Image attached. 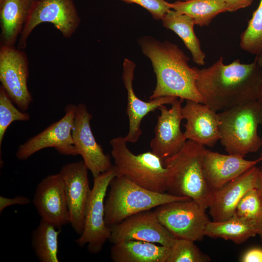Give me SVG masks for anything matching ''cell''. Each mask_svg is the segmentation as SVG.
Segmentation results:
<instances>
[{
    "label": "cell",
    "instance_id": "1f68e13d",
    "mask_svg": "<svg viewBox=\"0 0 262 262\" xmlns=\"http://www.w3.org/2000/svg\"><path fill=\"white\" fill-rule=\"evenodd\" d=\"M30 202V200L28 197L23 196H18L12 198L0 196V213L1 212L6 208L11 205H26Z\"/></svg>",
    "mask_w": 262,
    "mask_h": 262
},
{
    "label": "cell",
    "instance_id": "9c48e42d",
    "mask_svg": "<svg viewBox=\"0 0 262 262\" xmlns=\"http://www.w3.org/2000/svg\"><path fill=\"white\" fill-rule=\"evenodd\" d=\"M46 22L52 24L63 37H71L81 22L74 0H39L19 36L17 48L24 49L32 31Z\"/></svg>",
    "mask_w": 262,
    "mask_h": 262
},
{
    "label": "cell",
    "instance_id": "e0dca14e",
    "mask_svg": "<svg viewBox=\"0 0 262 262\" xmlns=\"http://www.w3.org/2000/svg\"><path fill=\"white\" fill-rule=\"evenodd\" d=\"M181 113L186 121L183 132L186 140L210 147L220 140L218 113L206 104L186 100Z\"/></svg>",
    "mask_w": 262,
    "mask_h": 262
},
{
    "label": "cell",
    "instance_id": "ba28073f",
    "mask_svg": "<svg viewBox=\"0 0 262 262\" xmlns=\"http://www.w3.org/2000/svg\"><path fill=\"white\" fill-rule=\"evenodd\" d=\"M160 222L176 239L200 241L210 221L205 210L192 199L162 204L154 210Z\"/></svg>",
    "mask_w": 262,
    "mask_h": 262
},
{
    "label": "cell",
    "instance_id": "d6a6232c",
    "mask_svg": "<svg viewBox=\"0 0 262 262\" xmlns=\"http://www.w3.org/2000/svg\"><path fill=\"white\" fill-rule=\"evenodd\" d=\"M242 262H262V249L254 248L246 252L241 258Z\"/></svg>",
    "mask_w": 262,
    "mask_h": 262
},
{
    "label": "cell",
    "instance_id": "277c9868",
    "mask_svg": "<svg viewBox=\"0 0 262 262\" xmlns=\"http://www.w3.org/2000/svg\"><path fill=\"white\" fill-rule=\"evenodd\" d=\"M105 199V221L111 227L136 213L168 202L191 199L147 189L123 175L111 181Z\"/></svg>",
    "mask_w": 262,
    "mask_h": 262
},
{
    "label": "cell",
    "instance_id": "4dcf8cb0",
    "mask_svg": "<svg viewBox=\"0 0 262 262\" xmlns=\"http://www.w3.org/2000/svg\"><path fill=\"white\" fill-rule=\"evenodd\" d=\"M127 3H135L147 10L153 18L162 20L167 12L171 9L169 2L165 0H120Z\"/></svg>",
    "mask_w": 262,
    "mask_h": 262
},
{
    "label": "cell",
    "instance_id": "d4e9b609",
    "mask_svg": "<svg viewBox=\"0 0 262 262\" xmlns=\"http://www.w3.org/2000/svg\"><path fill=\"white\" fill-rule=\"evenodd\" d=\"M171 9L192 18L196 25L208 26L218 15L228 11L223 0H187L169 2Z\"/></svg>",
    "mask_w": 262,
    "mask_h": 262
},
{
    "label": "cell",
    "instance_id": "5b68a950",
    "mask_svg": "<svg viewBox=\"0 0 262 262\" xmlns=\"http://www.w3.org/2000/svg\"><path fill=\"white\" fill-rule=\"evenodd\" d=\"M220 141L229 154L245 157L262 146L258 134L262 125V103L253 101L218 113Z\"/></svg>",
    "mask_w": 262,
    "mask_h": 262
},
{
    "label": "cell",
    "instance_id": "ac0fdd59",
    "mask_svg": "<svg viewBox=\"0 0 262 262\" xmlns=\"http://www.w3.org/2000/svg\"><path fill=\"white\" fill-rule=\"evenodd\" d=\"M135 66L134 63L128 58L124 60L122 78L127 93L126 112L129 121V131L124 138L127 143H135L139 140L142 132L140 125L145 116L163 105L171 104L178 98L162 97L150 99L149 101L139 98L133 88Z\"/></svg>",
    "mask_w": 262,
    "mask_h": 262
},
{
    "label": "cell",
    "instance_id": "3957f363",
    "mask_svg": "<svg viewBox=\"0 0 262 262\" xmlns=\"http://www.w3.org/2000/svg\"><path fill=\"white\" fill-rule=\"evenodd\" d=\"M205 149L204 146L188 140L179 152L164 160L163 164L170 171L168 193L190 198L206 210L213 191L203 171Z\"/></svg>",
    "mask_w": 262,
    "mask_h": 262
},
{
    "label": "cell",
    "instance_id": "8d00e7d4",
    "mask_svg": "<svg viewBox=\"0 0 262 262\" xmlns=\"http://www.w3.org/2000/svg\"><path fill=\"white\" fill-rule=\"evenodd\" d=\"M257 234L260 236L261 240L262 241V219L258 223V231Z\"/></svg>",
    "mask_w": 262,
    "mask_h": 262
},
{
    "label": "cell",
    "instance_id": "cb8c5ba5",
    "mask_svg": "<svg viewBox=\"0 0 262 262\" xmlns=\"http://www.w3.org/2000/svg\"><path fill=\"white\" fill-rule=\"evenodd\" d=\"M161 20L165 28L174 32L181 39L190 51L193 61L199 66L204 65L206 55L195 33L194 27L196 24L194 19L170 9Z\"/></svg>",
    "mask_w": 262,
    "mask_h": 262
},
{
    "label": "cell",
    "instance_id": "9a60e30c",
    "mask_svg": "<svg viewBox=\"0 0 262 262\" xmlns=\"http://www.w3.org/2000/svg\"><path fill=\"white\" fill-rule=\"evenodd\" d=\"M183 100L178 98L171 104L170 109L165 105L158 108L160 115L154 129L155 136L150 146L151 151L163 161L179 152L186 142L180 130V123L183 119L181 113Z\"/></svg>",
    "mask_w": 262,
    "mask_h": 262
},
{
    "label": "cell",
    "instance_id": "4316f807",
    "mask_svg": "<svg viewBox=\"0 0 262 262\" xmlns=\"http://www.w3.org/2000/svg\"><path fill=\"white\" fill-rule=\"evenodd\" d=\"M240 47L252 54L257 55L262 52V0L241 35Z\"/></svg>",
    "mask_w": 262,
    "mask_h": 262
},
{
    "label": "cell",
    "instance_id": "ffe728a7",
    "mask_svg": "<svg viewBox=\"0 0 262 262\" xmlns=\"http://www.w3.org/2000/svg\"><path fill=\"white\" fill-rule=\"evenodd\" d=\"M262 160L249 161L238 155L223 154L205 149L203 171L206 182L213 192L238 177Z\"/></svg>",
    "mask_w": 262,
    "mask_h": 262
},
{
    "label": "cell",
    "instance_id": "ab89813d",
    "mask_svg": "<svg viewBox=\"0 0 262 262\" xmlns=\"http://www.w3.org/2000/svg\"><path fill=\"white\" fill-rule=\"evenodd\" d=\"M2 0H0V1H2Z\"/></svg>",
    "mask_w": 262,
    "mask_h": 262
},
{
    "label": "cell",
    "instance_id": "5bb4252c",
    "mask_svg": "<svg viewBox=\"0 0 262 262\" xmlns=\"http://www.w3.org/2000/svg\"><path fill=\"white\" fill-rule=\"evenodd\" d=\"M92 115L83 103L77 105L72 130V135L78 155L93 178L110 169L113 164L109 155L104 153L101 146L98 143L93 133L90 120Z\"/></svg>",
    "mask_w": 262,
    "mask_h": 262
},
{
    "label": "cell",
    "instance_id": "f546056e",
    "mask_svg": "<svg viewBox=\"0 0 262 262\" xmlns=\"http://www.w3.org/2000/svg\"><path fill=\"white\" fill-rule=\"evenodd\" d=\"M234 214L257 222L262 219V197L257 188L250 189L242 196Z\"/></svg>",
    "mask_w": 262,
    "mask_h": 262
},
{
    "label": "cell",
    "instance_id": "52a82bcc",
    "mask_svg": "<svg viewBox=\"0 0 262 262\" xmlns=\"http://www.w3.org/2000/svg\"><path fill=\"white\" fill-rule=\"evenodd\" d=\"M118 175L115 166L94 178V183L85 209L82 234L75 240L81 247L87 246L91 254L99 253L110 237L111 229L105 221L104 202L108 188Z\"/></svg>",
    "mask_w": 262,
    "mask_h": 262
},
{
    "label": "cell",
    "instance_id": "e575fe53",
    "mask_svg": "<svg viewBox=\"0 0 262 262\" xmlns=\"http://www.w3.org/2000/svg\"><path fill=\"white\" fill-rule=\"evenodd\" d=\"M255 59L262 69L259 100L262 103V52L256 55Z\"/></svg>",
    "mask_w": 262,
    "mask_h": 262
},
{
    "label": "cell",
    "instance_id": "603a6c76",
    "mask_svg": "<svg viewBox=\"0 0 262 262\" xmlns=\"http://www.w3.org/2000/svg\"><path fill=\"white\" fill-rule=\"evenodd\" d=\"M258 223L234 214L224 221H209L204 234L211 238H222L241 244L258 234Z\"/></svg>",
    "mask_w": 262,
    "mask_h": 262
},
{
    "label": "cell",
    "instance_id": "2e32d148",
    "mask_svg": "<svg viewBox=\"0 0 262 262\" xmlns=\"http://www.w3.org/2000/svg\"><path fill=\"white\" fill-rule=\"evenodd\" d=\"M33 203L41 219L57 228L70 223L64 185L59 173L41 180L35 189Z\"/></svg>",
    "mask_w": 262,
    "mask_h": 262
},
{
    "label": "cell",
    "instance_id": "d6986e66",
    "mask_svg": "<svg viewBox=\"0 0 262 262\" xmlns=\"http://www.w3.org/2000/svg\"><path fill=\"white\" fill-rule=\"evenodd\" d=\"M260 167L254 165L214 191L208 208L214 221L226 220L234 215L237 205L250 189L257 188Z\"/></svg>",
    "mask_w": 262,
    "mask_h": 262
},
{
    "label": "cell",
    "instance_id": "30bf717a",
    "mask_svg": "<svg viewBox=\"0 0 262 262\" xmlns=\"http://www.w3.org/2000/svg\"><path fill=\"white\" fill-rule=\"evenodd\" d=\"M76 107L73 104L67 105L62 118L21 144L16 153L17 159L27 160L35 153L48 147L54 148L61 155H78L72 135Z\"/></svg>",
    "mask_w": 262,
    "mask_h": 262
},
{
    "label": "cell",
    "instance_id": "83f0119b",
    "mask_svg": "<svg viewBox=\"0 0 262 262\" xmlns=\"http://www.w3.org/2000/svg\"><path fill=\"white\" fill-rule=\"evenodd\" d=\"M210 257L203 253L194 242L176 239L170 248V254L167 262H209Z\"/></svg>",
    "mask_w": 262,
    "mask_h": 262
},
{
    "label": "cell",
    "instance_id": "4fadbf2b",
    "mask_svg": "<svg viewBox=\"0 0 262 262\" xmlns=\"http://www.w3.org/2000/svg\"><path fill=\"white\" fill-rule=\"evenodd\" d=\"M88 170L83 161H80L64 164L59 172L65 189L69 223L79 235L83 232L85 209L91 191Z\"/></svg>",
    "mask_w": 262,
    "mask_h": 262
},
{
    "label": "cell",
    "instance_id": "8992f818",
    "mask_svg": "<svg viewBox=\"0 0 262 262\" xmlns=\"http://www.w3.org/2000/svg\"><path fill=\"white\" fill-rule=\"evenodd\" d=\"M124 137L111 139V155L118 175H123L149 190L165 193L168 191L169 169L163 160L151 151L132 153Z\"/></svg>",
    "mask_w": 262,
    "mask_h": 262
},
{
    "label": "cell",
    "instance_id": "8fae6325",
    "mask_svg": "<svg viewBox=\"0 0 262 262\" xmlns=\"http://www.w3.org/2000/svg\"><path fill=\"white\" fill-rule=\"evenodd\" d=\"M29 62L26 53L14 46L0 45V82L13 102L26 111L33 99L27 86Z\"/></svg>",
    "mask_w": 262,
    "mask_h": 262
},
{
    "label": "cell",
    "instance_id": "836d02e7",
    "mask_svg": "<svg viewBox=\"0 0 262 262\" xmlns=\"http://www.w3.org/2000/svg\"><path fill=\"white\" fill-rule=\"evenodd\" d=\"M228 7L229 12H235L250 6L253 0H223Z\"/></svg>",
    "mask_w": 262,
    "mask_h": 262
},
{
    "label": "cell",
    "instance_id": "7a4b0ae2",
    "mask_svg": "<svg viewBox=\"0 0 262 262\" xmlns=\"http://www.w3.org/2000/svg\"><path fill=\"white\" fill-rule=\"evenodd\" d=\"M138 43L156 74V85L150 99L171 96L204 104L196 86L199 69L189 66V58L178 46L147 36L139 38Z\"/></svg>",
    "mask_w": 262,
    "mask_h": 262
},
{
    "label": "cell",
    "instance_id": "7402d4cb",
    "mask_svg": "<svg viewBox=\"0 0 262 262\" xmlns=\"http://www.w3.org/2000/svg\"><path fill=\"white\" fill-rule=\"evenodd\" d=\"M170 254L169 247L139 240L113 244L110 250L114 262H167Z\"/></svg>",
    "mask_w": 262,
    "mask_h": 262
},
{
    "label": "cell",
    "instance_id": "74e56055",
    "mask_svg": "<svg viewBox=\"0 0 262 262\" xmlns=\"http://www.w3.org/2000/svg\"><path fill=\"white\" fill-rule=\"evenodd\" d=\"M179 0L184 1V0Z\"/></svg>",
    "mask_w": 262,
    "mask_h": 262
},
{
    "label": "cell",
    "instance_id": "44dd1931",
    "mask_svg": "<svg viewBox=\"0 0 262 262\" xmlns=\"http://www.w3.org/2000/svg\"><path fill=\"white\" fill-rule=\"evenodd\" d=\"M39 0L0 1V45L14 46Z\"/></svg>",
    "mask_w": 262,
    "mask_h": 262
},
{
    "label": "cell",
    "instance_id": "484cf974",
    "mask_svg": "<svg viewBox=\"0 0 262 262\" xmlns=\"http://www.w3.org/2000/svg\"><path fill=\"white\" fill-rule=\"evenodd\" d=\"M61 229L41 219L33 230L32 246L40 262H58V236Z\"/></svg>",
    "mask_w": 262,
    "mask_h": 262
},
{
    "label": "cell",
    "instance_id": "f35d334b",
    "mask_svg": "<svg viewBox=\"0 0 262 262\" xmlns=\"http://www.w3.org/2000/svg\"><path fill=\"white\" fill-rule=\"evenodd\" d=\"M261 158V159L262 160V157Z\"/></svg>",
    "mask_w": 262,
    "mask_h": 262
},
{
    "label": "cell",
    "instance_id": "6da1fadb",
    "mask_svg": "<svg viewBox=\"0 0 262 262\" xmlns=\"http://www.w3.org/2000/svg\"><path fill=\"white\" fill-rule=\"evenodd\" d=\"M262 69L256 59L249 64L239 59L229 65L222 57L199 69L196 88L204 104L215 112L259 100Z\"/></svg>",
    "mask_w": 262,
    "mask_h": 262
},
{
    "label": "cell",
    "instance_id": "f1b7e54d",
    "mask_svg": "<svg viewBox=\"0 0 262 262\" xmlns=\"http://www.w3.org/2000/svg\"><path fill=\"white\" fill-rule=\"evenodd\" d=\"M0 85V147L3 137L8 127L16 121H26L30 119V115L19 110Z\"/></svg>",
    "mask_w": 262,
    "mask_h": 262
},
{
    "label": "cell",
    "instance_id": "d590c367",
    "mask_svg": "<svg viewBox=\"0 0 262 262\" xmlns=\"http://www.w3.org/2000/svg\"><path fill=\"white\" fill-rule=\"evenodd\" d=\"M257 188L262 197V166L260 167Z\"/></svg>",
    "mask_w": 262,
    "mask_h": 262
},
{
    "label": "cell",
    "instance_id": "7c38bea8",
    "mask_svg": "<svg viewBox=\"0 0 262 262\" xmlns=\"http://www.w3.org/2000/svg\"><path fill=\"white\" fill-rule=\"evenodd\" d=\"M109 241L115 244L128 240L144 241L171 248L176 238L160 222L154 211L132 214L110 227Z\"/></svg>",
    "mask_w": 262,
    "mask_h": 262
}]
</instances>
